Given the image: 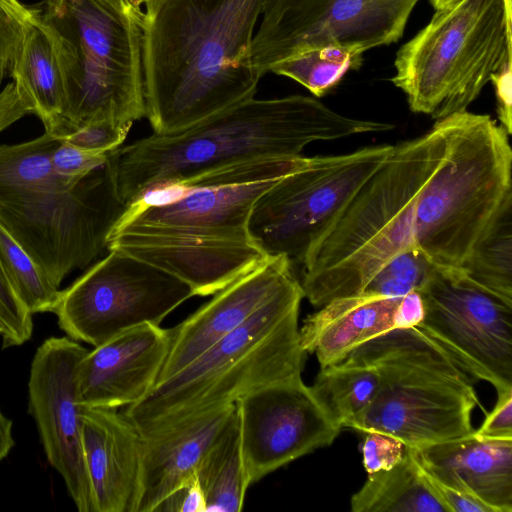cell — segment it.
<instances>
[{
  "mask_svg": "<svg viewBox=\"0 0 512 512\" xmlns=\"http://www.w3.org/2000/svg\"><path fill=\"white\" fill-rule=\"evenodd\" d=\"M419 467L429 486L439 500L445 505L448 512H493L492 509L484 503L443 484L424 470L420 465Z\"/></svg>",
  "mask_w": 512,
  "mask_h": 512,
  "instance_id": "obj_38",
  "label": "cell"
},
{
  "mask_svg": "<svg viewBox=\"0 0 512 512\" xmlns=\"http://www.w3.org/2000/svg\"><path fill=\"white\" fill-rule=\"evenodd\" d=\"M342 360L370 365L379 377L374 399L347 428L383 432L411 448L474 432L472 412L481 403L470 377L418 327L379 334Z\"/></svg>",
  "mask_w": 512,
  "mask_h": 512,
  "instance_id": "obj_7",
  "label": "cell"
},
{
  "mask_svg": "<svg viewBox=\"0 0 512 512\" xmlns=\"http://www.w3.org/2000/svg\"><path fill=\"white\" fill-rule=\"evenodd\" d=\"M437 266L418 248L404 250L384 263L362 292L402 297L420 290Z\"/></svg>",
  "mask_w": 512,
  "mask_h": 512,
  "instance_id": "obj_30",
  "label": "cell"
},
{
  "mask_svg": "<svg viewBox=\"0 0 512 512\" xmlns=\"http://www.w3.org/2000/svg\"><path fill=\"white\" fill-rule=\"evenodd\" d=\"M350 503L353 512H448L408 446L394 467L368 474Z\"/></svg>",
  "mask_w": 512,
  "mask_h": 512,
  "instance_id": "obj_24",
  "label": "cell"
},
{
  "mask_svg": "<svg viewBox=\"0 0 512 512\" xmlns=\"http://www.w3.org/2000/svg\"><path fill=\"white\" fill-rule=\"evenodd\" d=\"M4 335V326L0 321V336L2 337Z\"/></svg>",
  "mask_w": 512,
  "mask_h": 512,
  "instance_id": "obj_45",
  "label": "cell"
},
{
  "mask_svg": "<svg viewBox=\"0 0 512 512\" xmlns=\"http://www.w3.org/2000/svg\"><path fill=\"white\" fill-rule=\"evenodd\" d=\"M493 410L474 434L485 438L512 439V389L497 392Z\"/></svg>",
  "mask_w": 512,
  "mask_h": 512,
  "instance_id": "obj_36",
  "label": "cell"
},
{
  "mask_svg": "<svg viewBox=\"0 0 512 512\" xmlns=\"http://www.w3.org/2000/svg\"><path fill=\"white\" fill-rule=\"evenodd\" d=\"M236 404L169 432L143 438L140 492L136 512H154L196 470L230 419Z\"/></svg>",
  "mask_w": 512,
  "mask_h": 512,
  "instance_id": "obj_21",
  "label": "cell"
},
{
  "mask_svg": "<svg viewBox=\"0 0 512 512\" xmlns=\"http://www.w3.org/2000/svg\"><path fill=\"white\" fill-rule=\"evenodd\" d=\"M206 512V498L196 477L171 493L154 512Z\"/></svg>",
  "mask_w": 512,
  "mask_h": 512,
  "instance_id": "obj_37",
  "label": "cell"
},
{
  "mask_svg": "<svg viewBox=\"0 0 512 512\" xmlns=\"http://www.w3.org/2000/svg\"><path fill=\"white\" fill-rule=\"evenodd\" d=\"M342 115L303 95L244 100L177 133L152 135L109 153L116 192L127 207L150 190L181 185L233 165L301 156L317 141L393 129Z\"/></svg>",
  "mask_w": 512,
  "mask_h": 512,
  "instance_id": "obj_3",
  "label": "cell"
},
{
  "mask_svg": "<svg viewBox=\"0 0 512 512\" xmlns=\"http://www.w3.org/2000/svg\"><path fill=\"white\" fill-rule=\"evenodd\" d=\"M0 321L4 326L3 348L27 342L33 333L32 314L20 301L0 265Z\"/></svg>",
  "mask_w": 512,
  "mask_h": 512,
  "instance_id": "obj_31",
  "label": "cell"
},
{
  "mask_svg": "<svg viewBox=\"0 0 512 512\" xmlns=\"http://www.w3.org/2000/svg\"><path fill=\"white\" fill-rule=\"evenodd\" d=\"M425 316V305L419 291H411L400 298L395 314L396 328L417 327Z\"/></svg>",
  "mask_w": 512,
  "mask_h": 512,
  "instance_id": "obj_40",
  "label": "cell"
},
{
  "mask_svg": "<svg viewBox=\"0 0 512 512\" xmlns=\"http://www.w3.org/2000/svg\"><path fill=\"white\" fill-rule=\"evenodd\" d=\"M400 298L361 292L331 300L305 319L301 345L316 355L320 368L338 363L363 342L395 329Z\"/></svg>",
  "mask_w": 512,
  "mask_h": 512,
  "instance_id": "obj_22",
  "label": "cell"
},
{
  "mask_svg": "<svg viewBox=\"0 0 512 512\" xmlns=\"http://www.w3.org/2000/svg\"><path fill=\"white\" fill-rule=\"evenodd\" d=\"M365 434L361 450L363 466L368 474L389 470L404 458L407 446L400 439L378 431Z\"/></svg>",
  "mask_w": 512,
  "mask_h": 512,
  "instance_id": "obj_34",
  "label": "cell"
},
{
  "mask_svg": "<svg viewBox=\"0 0 512 512\" xmlns=\"http://www.w3.org/2000/svg\"><path fill=\"white\" fill-rule=\"evenodd\" d=\"M14 444L12 421L0 411V461L8 456Z\"/></svg>",
  "mask_w": 512,
  "mask_h": 512,
  "instance_id": "obj_42",
  "label": "cell"
},
{
  "mask_svg": "<svg viewBox=\"0 0 512 512\" xmlns=\"http://www.w3.org/2000/svg\"><path fill=\"white\" fill-rule=\"evenodd\" d=\"M28 114L32 113L20 98L14 83L7 84L0 91V133Z\"/></svg>",
  "mask_w": 512,
  "mask_h": 512,
  "instance_id": "obj_41",
  "label": "cell"
},
{
  "mask_svg": "<svg viewBox=\"0 0 512 512\" xmlns=\"http://www.w3.org/2000/svg\"><path fill=\"white\" fill-rule=\"evenodd\" d=\"M193 296L191 287L180 279L125 253L108 250L61 290L53 313L69 338L95 347L141 324L160 325Z\"/></svg>",
  "mask_w": 512,
  "mask_h": 512,
  "instance_id": "obj_10",
  "label": "cell"
},
{
  "mask_svg": "<svg viewBox=\"0 0 512 512\" xmlns=\"http://www.w3.org/2000/svg\"><path fill=\"white\" fill-rule=\"evenodd\" d=\"M107 250L165 271L189 285L195 296L215 294L268 257L252 240L141 229L110 233Z\"/></svg>",
  "mask_w": 512,
  "mask_h": 512,
  "instance_id": "obj_16",
  "label": "cell"
},
{
  "mask_svg": "<svg viewBox=\"0 0 512 512\" xmlns=\"http://www.w3.org/2000/svg\"><path fill=\"white\" fill-rule=\"evenodd\" d=\"M264 0H152L143 15L146 116L155 134L185 130L254 97L252 41Z\"/></svg>",
  "mask_w": 512,
  "mask_h": 512,
  "instance_id": "obj_2",
  "label": "cell"
},
{
  "mask_svg": "<svg viewBox=\"0 0 512 512\" xmlns=\"http://www.w3.org/2000/svg\"><path fill=\"white\" fill-rule=\"evenodd\" d=\"M0 265L14 292L33 315L53 312L61 290L0 224Z\"/></svg>",
  "mask_w": 512,
  "mask_h": 512,
  "instance_id": "obj_29",
  "label": "cell"
},
{
  "mask_svg": "<svg viewBox=\"0 0 512 512\" xmlns=\"http://www.w3.org/2000/svg\"><path fill=\"white\" fill-rule=\"evenodd\" d=\"M31 11L18 0H0V84L10 70Z\"/></svg>",
  "mask_w": 512,
  "mask_h": 512,
  "instance_id": "obj_33",
  "label": "cell"
},
{
  "mask_svg": "<svg viewBox=\"0 0 512 512\" xmlns=\"http://www.w3.org/2000/svg\"><path fill=\"white\" fill-rule=\"evenodd\" d=\"M459 0H431L435 10L443 9L445 7H448Z\"/></svg>",
  "mask_w": 512,
  "mask_h": 512,
  "instance_id": "obj_43",
  "label": "cell"
},
{
  "mask_svg": "<svg viewBox=\"0 0 512 512\" xmlns=\"http://www.w3.org/2000/svg\"><path fill=\"white\" fill-rule=\"evenodd\" d=\"M418 464L443 484L484 503L512 511V439L474 434L416 448Z\"/></svg>",
  "mask_w": 512,
  "mask_h": 512,
  "instance_id": "obj_20",
  "label": "cell"
},
{
  "mask_svg": "<svg viewBox=\"0 0 512 512\" xmlns=\"http://www.w3.org/2000/svg\"><path fill=\"white\" fill-rule=\"evenodd\" d=\"M109 153L86 151L60 140L52 153L51 161L53 168L59 174L67 177H83L102 167L107 162Z\"/></svg>",
  "mask_w": 512,
  "mask_h": 512,
  "instance_id": "obj_35",
  "label": "cell"
},
{
  "mask_svg": "<svg viewBox=\"0 0 512 512\" xmlns=\"http://www.w3.org/2000/svg\"><path fill=\"white\" fill-rule=\"evenodd\" d=\"M509 137L489 115L465 110L394 145L308 251L304 297L321 307L359 294L384 263L410 248L461 269L512 197Z\"/></svg>",
  "mask_w": 512,
  "mask_h": 512,
  "instance_id": "obj_1",
  "label": "cell"
},
{
  "mask_svg": "<svg viewBox=\"0 0 512 512\" xmlns=\"http://www.w3.org/2000/svg\"><path fill=\"white\" fill-rule=\"evenodd\" d=\"M461 270L476 284L512 302V197L480 236Z\"/></svg>",
  "mask_w": 512,
  "mask_h": 512,
  "instance_id": "obj_27",
  "label": "cell"
},
{
  "mask_svg": "<svg viewBox=\"0 0 512 512\" xmlns=\"http://www.w3.org/2000/svg\"><path fill=\"white\" fill-rule=\"evenodd\" d=\"M277 180L150 190L126 208L111 232L142 229L252 240L248 224L253 206Z\"/></svg>",
  "mask_w": 512,
  "mask_h": 512,
  "instance_id": "obj_15",
  "label": "cell"
},
{
  "mask_svg": "<svg viewBox=\"0 0 512 512\" xmlns=\"http://www.w3.org/2000/svg\"><path fill=\"white\" fill-rule=\"evenodd\" d=\"M142 443L118 408H84L82 446L94 512H136Z\"/></svg>",
  "mask_w": 512,
  "mask_h": 512,
  "instance_id": "obj_19",
  "label": "cell"
},
{
  "mask_svg": "<svg viewBox=\"0 0 512 512\" xmlns=\"http://www.w3.org/2000/svg\"><path fill=\"white\" fill-rule=\"evenodd\" d=\"M87 351L68 336L50 337L37 348L28 380V411L46 458L80 512H94L82 446L85 406L78 389L79 365Z\"/></svg>",
  "mask_w": 512,
  "mask_h": 512,
  "instance_id": "obj_13",
  "label": "cell"
},
{
  "mask_svg": "<svg viewBox=\"0 0 512 512\" xmlns=\"http://www.w3.org/2000/svg\"><path fill=\"white\" fill-rule=\"evenodd\" d=\"M418 291L425 316L417 327L472 378L489 382L497 392L512 389V302L461 269L441 266Z\"/></svg>",
  "mask_w": 512,
  "mask_h": 512,
  "instance_id": "obj_12",
  "label": "cell"
},
{
  "mask_svg": "<svg viewBox=\"0 0 512 512\" xmlns=\"http://www.w3.org/2000/svg\"><path fill=\"white\" fill-rule=\"evenodd\" d=\"M378 385V373L372 366L342 360L321 368L310 387L332 420L343 428L370 405Z\"/></svg>",
  "mask_w": 512,
  "mask_h": 512,
  "instance_id": "obj_26",
  "label": "cell"
},
{
  "mask_svg": "<svg viewBox=\"0 0 512 512\" xmlns=\"http://www.w3.org/2000/svg\"><path fill=\"white\" fill-rule=\"evenodd\" d=\"M170 341V329L145 323L88 350L78 372L81 404L119 409L141 400L157 382Z\"/></svg>",
  "mask_w": 512,
  "mask_h": 512,
  "instance_id": "obj_18",
  "label": "cell"
},
{
  "mask_svg": "<svg viewBox=\"0 0 512 512\" xmlns=\"http://www.w3.org/2000/svg\"><path fill=\"white\" fill-rule=\"evenodd\" d=\"M60 140L48 132L0 145V224L50 282L60 287L107 249L108 236L126 210L109 161L83 177L52 166Z\"/></svg>",
  "mask_w": 512,
  "mask_h": 512,
  "instance_id": "obj_4",
  "label": "cell"
},
{
  "mask_svg": "<svg viewBox=\"0 0 512 512\" xmlns=\"http://www.w3.org/2000/svg\"><path fill=\"white\" fill-rule=\"evenodd\" d=\"M394 145L381 144L340 155L313 156L278 179L255 202L248 224L266 256H285L295 266L338 219Z\"/></svg>",
  "mask_w": 512,
  "mask_h": 512,
  "instance_id": "obj_9",
  "label": "cell"
},
{
  "mask_svg": "<svg viewBox=\"0 0 512 512\" xmlns=\"http://www.w3.org/2000/svg\"><path fill=\"white\" fill-rule=\"evenodd\" d=\"M512 3L459 0L397 52L393 84L410 109L439 120L467 110L512 48Z\"/></svg>",
  "mask_w": 512,
  "mask_h": 512,
  "instance_id": "obj_8",
  "label": "cell"
},
{
  "mask_svg": "<svg viewBox=\"0 0 512 512\" xmlns=\"http://www.w3.org/2000/svg\"><path fill=\"white\" fill-rule=\"evenodd\" d=\"M420 0H264L252 41L263 76L306 50L341 45L359 53L397 42Z\"/></svg>",
  "mask_w": 512,
  "mask_h": 512,
  "instance_id": "obj_11",
  "label": "cell"
},
{
  "mask_svg": "<svg viewBox=\"0 0 512 512\" xmlns=\"http://www.w3.org/2000/svg\"><path fill=\"white\" fill-rule=\"evenodd\" d=\"M196 477L206 498V512H239L250 483L247 478L236 408L202 458Z\"/></svg>",
  "mask_w": 512,
  "mask_h": 512,
  "instance_id": "obj_25",
  "label": "cell"
},
{
  "mask_svg": "<svg viewBox=\"0 0 512 512\" xmlns=\"http://www.w3.org/2000/svg\"><path fill=\"white\" fill-rule=\"evenodd\" d=\"M121 1L125 2L126 4H128L134 8L141 9L142 5H146L148 2H150L152 0H121Z\"/></svg>",
  "mask_w": 512,
  "mask_h": 512,
  "instance_id": "obj_44",
  "label": "cell"
},
{
  "mask_svg": "<svg viewBox=\"0 0 512 512\" xmlns=\"http://www.w3.org/2000/svg\"><path fill=\"white\" fill-rule=\"evenodd\" d=\"M65 91L62 133L97 121L146 116L143 15L121 0H45Z\"/></svg>",
  "mask_w": 512,
  "mask_h": 512,
  "instance_id": "obj_6",
  "label": "cell"
},
{
  "mask_svg": "<svg viewBox=\"0 0 512 512\" xmlns=\"http://www.w3.org/2000/svg\"><path fill=\"white\" fill-rule=\"evenodd\" d=\"M236 404L250 485L293 460L330 445L341 430L301 375L259 387Z\"/></svg>",
  "mask_w": 512,
  "mask_h": 512,
  "instance_id": "obj_14",
  "label": "cell"
},
{
  "mask_svg": "<svg viewBox=\"0 0 512 512\" xmlns=\"http://www.w3.org/2000/svg\"><path fill=\"white\" fill-rule=\"evenodd\" d=\"M512 72L511 60H508L491 76L497 101V115L500 125L512 134Z\"/></svg>",
  "mask_w": 512,
  "mask_h": 512,
  "instance_id": "obj_39",
  "label": "cell"
},
{
  "mask_svg": "<svg viewBox=\"0 0 512 512\" xmlns=\"http://www.w3.org/2000/svg\"><path fill=\"white\" fill-rule=\"evenodd\" d=\"M10 71L24 104L57 137L63 125L64 80L53 36L37 10L27 19Z\"/></svg>",
  "mask_w": 512,
  "mask_h": 512,
  "instance_id": "obj_23",
  "label": "cell"
},
{
  "mask_svg": "<svg viewBox=\"0 0 512 512\" xmlns=\"http://www.w3.org/2000/svg\"><path fill=\"white\" fill-rule=\"evenodd\" d=\"M296 280L294 265L288 258L268 256L216 292L210 301L170 328L169 351L156 383L182 370Z\"/></svg>",
  "mask_w": 512,
  "mask_h": 512,
  "instance_id": "obj_17",
  "label": "cell"
},
{
  "mask_svg": "<svg viewBox=\"0 0 512 512\" xmlns=\"http://www.w3.org/2000/svg\"><path fill=\"white\" fill-rule=\"evenodd\" d=\"M362 63V53L341 45L306 50L271 68L270 72L288 77L320 97L340 82L351 69Z\"/></svg>",
  "mask_w": 512,
  "mask_h": 512,
  "instance_id": "obj_28",
  "label": "cell"
},
{
  "mask_svg": "<svg viewBox=\"0 0 512 512\" xmlns=\"http://www.w3.org/2000/svg\"><path fill=\"white\" fill-rule=\"evenodd\" d=\"M132 125L104 120L77 127L60 140L96 153H109L123 144Z\"/></svg>",
  "mask_w": 512,
  "mask_h": 512,
  "instance_id": "obj_32",
  "label": "cell"
},
{
  "mask_svg": "<svg viewBox=\"0 0 512 512\" xmlns=\"http://www.w3.org/2000/svg\"><path fill=\"white\" fill-rule=\"evenodd\" d=\"M303 297L298 279L123 414L143 438L154 437L236 404L259 387L301 375L307 354L298 326Z\"/></svg>",
  "mask_w": 512,
  "mask_h": 512,
  "instance_id": "obj_5",
  "label": "cell"
}]
</instances>
